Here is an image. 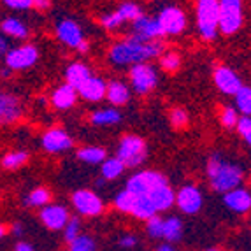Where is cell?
<instances>
[{
    "mask_svg": "<svg viewBox=\"0 0 251 251\" xmlns=\"http://www.w3.org/2000/svg\"><path fill=\"white\" fill-rule=\"evenodd\" d=\"M165 51V44L162 41H150L143 42L134 37H128L125 41L114 42L109 50V60L118 67L125 65H137V63H146L148 60L156 58Z\"/></svg>",
    "mask_w": 251,
    "mask_h": 251,
    "instance_id": "1",
    "label": "cell"
},
{
    "mask_svg": "<svg viewBox=\"0 0 251 251\" xmlns=\"http://www.w3.org/2000/svg\"><path fill=\"white\" fill-rule=\"evenodd\" d=\"M211 188L218 193H226L241 186L244 181V169L239 163L228 162L220 153H213L205 165Z\"/></svg>",
    "mask_w": 251,
    "mask_h": 251,
    "instance_id": "2",
    "label": "cell"
},
{
    "mask_svg": "<svg viewBox=\"0 0 251 251\" xmlns=\"http://www.w3.org/2000/svg\"><path fill=\"white\" fill-rule=\"evenodd\" d=\"M195 20H197L199 35L205 42H211L218 35V21H220V2L218 0H197L195 5Z\"/></svg>",
    "mask_w": 251,
    "mask_h": 251,
    "instance_id": "3",
    "label": "cell"
},
{
    "mask_svg": "<svg viewBox=\"0 0 251 251\" xmlns=\"http://www.w3.org/2000/svg\"><path fill=\"white\" fill-rule=\"evenodd\" d=\"M116 158L123 162L125 167H139L148 158V146L141 135L126 134L120 139L116 150Z\"/></svg>",
    "mask_w": 251,
    "mask_h": 251,
    "instance_id": "4",
    "label": "cell"
},
{
    "mask_svg": "<svg viewBox=\"0 0 251 251\" xmlns=\"http://www.w3.org/2000/svg\"><path fill=\"white\" fill-rule=\"evenodd\" d=\"M220 2V21L218 30L223 35L237 34L244 21L243 0H218Z\"/></svg>",
    "mask_w": 251,
    "mask_h": 251,
    "instance_id": "5",
    "label": "cell"
},
{
    "mask_svg": "<svg viewBox=\"0 0 251 251\" xmlns=\"http://www.w3.org/2000/svg\"><path fill=\"white\" fill-rule=\"evenodd\" d=\"M167 177L163 176L158 171H141L135 172L134 176L128 177L125 184V190L134 195H141V197H148L153 190H156L162 184H167Z\"/></svg>",
    "mask_w": 251,
    "mask_h": 251,
    "instance_id": "6",
    "label": "cell"
},
{
    "mask_svg": "<svg viewBox=\"0 0 251 251\" xmlns=\"http://www.w3.org/2000/svg\"><path fill=\"white\" fill-rule=\"evenodd\" d=\"M130 84L137 95H148L156 88L158 84V74L151 63H137L130 69Z\"/></svg>",
    "mask_w": 251,
    "mask_h": 251,
    "instance_id": "7",
    "label": "cell"
},
{
    "mask_svg": "<svg viewBox=\"0 0 251 251\" xmlns=\"http://www.w3.org/2000/svg\"><path fill=\"white\" fill-rule=\"evenodd\" d=\"M39 60V50L34 44H21V46L11 48L7 54L4 56L5 67L11 69L13 72L16 71H26V69L34 67Z\"/></svg>",
    "mask_w": 251,
    "mask_h": 251,
    "instance_id": "8",
    "label": "cell"
},
{
    "mask_svg": "<svg viewBox=\"0 0 251 251\" xmlns=\"http://www.w3.org/2000/svg\"><path fill=\"white\" fill-rule=\"evenodd\" d=\"M72 207L81 216H99L104 213V201L93 190H75L71 197Z\"/></svg>",
    "mask_w": 251,
    "mask_h": 251,
    "instance_id": "9",
    "label": "cell"
},
{
    "mask_svg": "<svg viewBox=\"0 0 251 251\" xmlns=\"http://www.w3.org/2000/svg\"><path fill=\"white\" fill-rule=\"evenodd\" d=\"M72 146H74V139L63 128H58V126L48 128L41 135V148L46 153H51V155L65 153V151L72 150Z\"/></svg>",
    "mask_w": 251,
    "mask_h": 251,
    "instance_id": "10",
    "label": "cell"
},
{
    "mask_svg": "<svg viewBox=\"0 0 251 251\" xmlns=\"http://www.w3.org/2000/svg\"><path fill=\"white\" fill-rule=\"evenodd\" d=\"M177 209L184 214H197L204 205V195L201 188L195 184H184L176 192V202Z\"/></svg>",
    "mask_w": 251,
    "mask_h": 251,
    "instance_id": "11",
    "label": "cell"
},
{
    "mask_svg": "<svg viewBox=\"0 0 251 251\" xmlns=\"http://www.w3.org/2000/svg\"><path fill=\"white\" fill-rule=\"evenodd\" d=\"M158 25L162 28L163 37L165 35H179L184 28H186V16L176 5H169L163 7L160 11V14L156 16Z\"/></svg>",
    "mask_w": 251,
    "mask_h": 251,
    "instance_id": "12",
    "label": "cell"
},
{
    "mask_svg": "<svg viewBox=\"0 0 251 251\" xmlns=\"http://www.w3.org/2000/svg\"><path fill=\"white\" fill-rule=\"evenodd\" d=\"M130 37L143 42H150V41H160L163 37V34L156 18L143 14V16H139L135 21H132V35Z\"/></svg>",
    "mask_w": 251,
    "mask_h": 251,
    "instance_id": "13",
    "label": "cell"
},
{
    "mask_svg": "<svg viewBox=\"0 0 251 251\" xmlns=\"http://www.w3.org/2000/svg\"><path fill=\"white\" fill-rule=\"evenodd\" d=\"M23 116L20 97L11 92H0V125H14Z\"/></svg>",
    "mask_w": 251,
    "mask_h": 251,
    "instance_id": "14",
    "label": "cell"
},
{
    "mask_svg": "<svg viewBox=\"0 0 251 251\" xmlns=\"http://www.w3.org/2000/svg\"><path fill=\"white\" fill-rule=\"evenodd\" d=\"M39 220L50 230H63V226L67 225L69 220H71V214H69V209L65 205L48 204L39 213Z\"/></svg>",
    "mask_w": 251,
    "mask_h": 251,
    "instance_id": "15",
    "label": "cell"
},
{
    "mask_svg": "<svg viewBox=\"0 0 251 251\" xmlns=\"http://www.w3.org/2000/svg\"><path fill=\"white\" fill-rule=\"evenodd\" d=\"M54 34H56V37H58V41L62 44H65L67 48H72V50H75L84 41L83 28L79 26V23L74 20H69V18L60 20L56 23Z\"/></svg>",
    "mask_w": 251,
    "mask_h": 251,
    "instance_id": "16",
    "label": "cell"
},
{
    "mask_svg": "<svg viewBox=\"0 0 251 251\" xmlns=\"http://www.w3.org/2000/svg\"><path fill=\"white\" fill-rule=\"evenodd\" d=\"M213 79L216 88L223 93V95H232L234 97L239 90L243 88V79L237 75V72L234 69L226 67V65H220V67L214 71Z\"/></svg>",
    "mask_w": 251,
    "mask_h": 251,
    "instance_id": "17",
    "label": "cell"
},
{
    "mask_svg": "<svg viewBox=\"0 0 251 251\" xmlns=\"http://www.w3.org/2000/svg\"><path fill=\"white\" fill-rule=\"evenodd\" d=\"M223 204L235 214H246L251 209V192L243 186L223 193Z\"/></svg>",
    "mask_w": 251,
    "mask_h": 251,
    "instance_id": "18",
    "label": "cell"
},
{
    "mask_svg": "<svg viewBox=\"0 0 251 251\" xmlns=\"http://www.w3.org/2000/svg\"><path fill=\"white\" fill-rule=\"evenodd\" d=\"M79 95H77V90L71 84H60L58 88H54L51 93L50 100L56 111H67V109L74 107L75 102H77Z\"/></svg>",
    "mask_w": 251,
    "mask_h": 251,
    "instance_id": "19",
    "label": "cell"
},
{
    "mask_svg": "<svg viewBox=\"0 0 251 251\" xmlns=\"http://www.w3.org/2000/svg\"><path fill=\"white\" fill-rule=\"evenodd\" d=\"M105 90H107V83L99 75H92L86 83H83L77 88V95L86 102H100L105 99Z\"/></svg>",
    "mask_w": 251,
    "mask_h": 251,
    "instance_id": "20",
    "label": "cell"
},
{
    "mask_svg": "<svg viewBox=\"0 0 251 251\" xmlns=\"http://www.w3.org/2000/svg\"><path fill=\"white\" fill-rule=\"evenodd\" d=\"M148 199L151 201V204L155 205L156 213H162V211H167L171 209L174 202H176V192L171 188V184H162L158 186L156 190L148 195Z\"/></svg>",
    "mask_w": 251,
    "mask_h": 251,
    "instance_id": "21",
    "label": "cell"
},
{
    "mask_svg": "<svg viewBox=\"0 0 251 251\" xmlns=\"http://www.w3.org/2000/svg\"><path fill=\"white\" fill-rule=\"evenodd\" d=\"M0 34L5 37L18 39V41H25V39H28L30 32L25 21H21L20 18L9 16L0 23Z\"/></svg>",
    "mask_w": 251,
    "mask_h": 251,
    "instance_id": "22",
    "label": "cell"
},
{
    "mask_svg": "<svg viewBox=\"0 0 251 251\" xmlns=\"http://www.w3.org/2000/svg\"><path fill=\"white\" fill-rule=\"evenodd\" d=\"M105 99H107L114 107H122V105L128 104L130 100V88L123 81L113 79L107 83V90H105Z\"/></svg>",
    "mask_w": 251,
    "mask_h": 251,
    "instance_id": "23",
    "label": "cell"
},
{
    "mask_svg": "<svg viewBox=\"0 0 251 251\" xmlns=\"http://www.w3.org/2000/svg\"><path fill=\"white\" fill-rule=\"evenodd\" d=\"M92 69L83 62H72L67 69H65V83L74 86L75 90L79 88L81 84L86 83V79L92 77Z\"/></svg>",
    "mask_w": 251,
    "mask_h": 251,
    "instance_id": "24",
    "label": "cell"
},
{
    "mask_svg": "<svg viewBox=\"0 0 251 251\" xmlns=\"http://www.w3.org/2000/svg\"><path fill=\"white\" fill-rule=\"evenodd\" d=\"M123 116L122 113L118 111L116 107H105L100 111H95V113L90 116V123L93 126H111V125H118L122 122Z\"/></svg>",
    "mask_w": 251,
    "mask_h": 251,
    "instance_id": "25",
    "label": "cell"
},
{
    "mask_svg": "<svg viewBox=\"0 0 251 251\" xmlns=\"http://www.w3.org/2000/svg\"><path fill=\"white\" fill-rule=\"evenodd\" d=\"M130 214H132L134 218H137V220L148 222L150 218L156 216V209L148 197L134 195V202H132V207H130Z\"/></svg>",
    "mask_w": 251,
    "mask_h": 251,
    "instance_id": "26",
    "label": "cell"
},
{
    "mask_svg": "<svg viewBox=\"0 0 251 251\" xmlns=\"http://www.w3.org/2000/svg\"><path fill=\"white\" fill-rule=\"evenodd\" d=\"M30 160V153L25 150H14V151H9L2 156L0 160V165L4 171H18L21 169L23 165H26V162Z\"/></svg>",
    "mask_w": 251,
    "mask_h": 251,
    "instance_id": "27",
    "label": "cell"
},
{
    "mask_svg": "<svg viewBox=\"0 0 251 251\" xmlns=\"http://www.w3.org/2000/svg\"><path fill=\"white\" fill-rule=\"evenodd\" d=\"M183 237V222L177 216H169L163 218V234L162 239H165L167 243H177Z\"/></svg>",
    "mask_w": 251,
    "mask_h": 251,
    "instance_id": "28",
    "label": "cell"
},
{
    "mask_svg": "<svg viewBox=\"0 0 251 251\" xmlns=\"http://www.w3.org/2000/svg\"><path fill=\"white\" fill-rule=\"evenodd\" d=\"M51 190L46 188V186H37V188H34L32 192H28L25 195V201H23V204L26 205V207H44V205L51 204Z\"/></svg>",
    "mask_w": 251,
    "mask_h": 251,
    "instance_id": "29",
    "label": "cell"
},
{
    "mask_svg": "<svg viewBox=\"0 0 251 251\" xmlns=\"http://www.w3.org/2000/svg\"><path fill=\"white\" fill-rule=\"evenodd\" d=\"M125 165L120 158L113 156V158H105L104 162L100 163V176L102 179H107V181H114L118 177L122 176L123 172H125Z\"/></svg>",
    "mask_w": 251,
    "mask_h": 251,
    "instance_id": "30",
    "label": "cell"
},
{
    "mask_svg": "<svg viewBox=\"0 0 251 251\" xmlns=\"http://www.w3.org/2000/svg\"><path fill=\"white\" fill-rule=\"evenodd\" d=\"M77 158L84 163H90V165H97V163H102L107 158V151L100 146H84L77 150Z\"/></svg>",
    "mask_w": 251,
    "mask_h": 251,
    "instance_id": "31",
    "label": "cell"
},
{
    "mask_svg": "<svg viewBox=\"0 0 251 251\" xmlns=\"http://www.w3.org/2000/svg\"><path fill=\"white\" fill-rule=\"evenodd\" d=\"M160 69L167 74H174L181 69V56L177 51H163L160 54Z\"/></svg>",
    "mask_w": 251,
    "mask_h": 251,
    "instance_id": "32",
    "label": "cell"
},
{
    "mask_svg": "<svg viewBox=\"0 0 251 251\" xmlns=\"http://www.w3.org/2000/svg\"><path fill=\"white\" fill-rule=\"evenodd\" d=\"M235 109L244 116H251V86H244L235 93Z\"/></svg>",
    "mask_w": 251,
    "mask_h": 251,
    "instance_id": "33",
    "label": "cell"
},
{
    "mask_svg": "<svg viewBox=\"0 0 251 251\" xmlns=\"http://www.w3.org/2000/svg\"><path fill=\"white\" fill-rule=\"evenodd\" d=\"M69 251H97L95 239L88 234H81L69 243Z\"/></svg>",
    "mask_w": 251,
    "mask_h": 251,
    "instance_id": "34",
    "label": "cell"
},
{
    "mask_svg": "<svg viewBox=\"0 0 251 251\" xmlns=\"http://www.w3.org/2000/svg\"><path fill=\"white\" fill-rule=\"evenodd\" d=\"M116 13L122 16L123 23H125V21H130V23H132V21H135L139 16H143L144 14L143 9L139 7L135 2H125V4H122L116 9Z\"/></svg>",
    "mask_w": 251,
    "mask_h": 251,
    "instance_id": "35",
    "label": "cell"
},
{
    "mask_svg": "<svg viewBox=\"0 0 251 251\" xmlns=\"http://www.w3.org/2000/svg\"><path fill=\"white\" fill-rule=\"evenodd\" d=\"M169 122H171V125L176 130L186 128L190 123L188 111H186L184 107H174L171 113H169Z\"/></svg>",
    "mask_w": 251,
    "mask_h": 251,
    "instance_id": "36",
    "label": "cell"
},
{
    "mask_svg": "<svg viewBox=\"0 0 251 251\" xmlns=\"http://www.w3.org/2000/svg\"><path fill=\"white\" fill-rule=\"evenodd\" d=\"M237 122H239L237 109L232 107V105L222 107V111H220V123H222L223 128H226V130L235 128V126H237Z\"/></svg>",
    "mask_w": 251,
    "mask_h": 251,
    "instance_id": "37",
    "label": "cell"
},
{
    "mask_svg": "<svg viewBox=\"0 0 251 251\" xmlns=\"http://www.w3.org/2000/svg\"><path fill=\"white\" fill-rule=\"evenodd\" d=\"M132 202H134V193L126 192V190H122V192L118 193L116 197H114L113 204L120 213H125L130 214V207H132Z\"/></svg>",
    "mask_w": 251,
    "mask_h": 251,
    "instance_id": "38",
    "label": "cell"
},
{
    "mask_svg": "<svg viewBox=\"0 0 251 251\" xmlns=\"http://www.w3.org/2000/svg\"><path fill=\"white\" fill-rule=\"evenodd\" d=\"M146 232L150 237L153 239H162L163 234V218H160L158 214L153 218H150L146 222Z\"/></svg>",
    "mask_w": 251,
    "mask_h": 251,
    "instance_id": "39",
    "label": "cell"
},
{
    "mask_svg": "<svg viewBox=\"0 0 251 251\" xmlns=\"http://www.w3.org/2000/svg\"><path fill=\"white\" fill-rule=\"evenodd\" d=\"M237 134L244 139V143L251 148V116H241L237 122Z\"/></svg>",
    "mask_w": 251,
    "mask_h": 251,
    "instance_id": "40",
    "label": "cell"
},
{
    "mask_svg": "<svg viewBox=\"0 0 251 251\" xmlns=\"http://www.w3.org/2000/svg\"><path fill=\"white\" fill-rule=\"evenodd\" d=\"M77 235H81V223H79V218L74 216L69 220L67 225L63 226V237H65L67 243H71Z\"/></svg>",
    "mask_w": 251,
    "mask_h": 251,
    "instance_id": "41",
    "label": "cell"
},
{
    "mask_svg": "<svg viewBox=\"0 0 251 251\" xmlns=\"http://www.w3.org/2000/svg\"><path fill=\"white\" fill-rule=\"evenodd\" d=\"M100 23H102V26H104L105 30L113 32V30L120 28V26L123 25V20H122V16H120L116 11H114V13L104 14V16L100 18Z\"/></svg>",
    "mask_w": 251,
    "mask_h": 251,
    "instance_id": "42",
    "label": "cell"
},
{
    "mask_svg": "<svg viewBox=\"0 0 251 251\" xmlns=\"http://www.w3.org/2000/svg\"><path fill=\"white\" fill-rule=\"evenodd\" d=\"M9 9H14V11H26L34 5V0H2Z\"/></svg>",
    "mask_w": 251,
    "mask_h": 251,
    "instance_id": "43",
    "label": "cell"
},
{
    "mask_svg": "<svg viewBox=\"0 0 251 251\" xmlns=\"http://www.w3.org/2000/svg\"><path fill=\"white\" fill-rule=\"evenodd\" d=\"M118 246L123 248V250H132V248L137 246V237L134 234H123L118 239Z\"/></svg>",
    "mask_w": 251,
    "mask_h": 251,
    "instance_id": "44",
    "label": "cell"
},
{
    "mask_svg": "<svg viewBox=\"0 0 251 251\" xmlns=\"http://www.w3.org/2000/svg\"><path fill=\"white\" fill-rule=\"evenodd\" d=\"M32 7L37 9V11H48L51 7V0H34Z\"/></svg>",
    "mask_w": 251,
    "mask_h": 251,
    "instance_id": "45",
    "label": "cell"
},
{
    "mask_svg": "<svg viewBox=\"0 0 251 251\" xmlns=\"http://www.w3.org/2000/svg\"><path fill=\"white\" fill-rule=\"evenodd\" d=\"M9 50H11V46H9L7 37H5V35L0 34V56H5Z\"/></svg>",
    "mask_w": 251,
    "mask_h": 251,
    "instance_id": "46",
    "label": "cell"
},
{
    "mask_svg": "<svg viewBox=\"0 0 251 251\" xmlns=\"http://www.w3.org/2000/svg\"><path fill=\"white\" fill-rule=\"evenodd\" d=\"M11 232H13L14 235H18V237H21V235L25 234V228H23V223H20V222L13 223V226H11Z\"/></svg>",
    "mask_w": 251,
    "mask_h": 251,
    "instance_id": "47",
    "label": "cell"
},
{
    "mask_svg": "<svg viewBox=\"0 0 251 251\" xmlns=\"http://www.w3.org/2000/svg\"><path fill=\"white\" fill-rule=\"evenodd\" d=\"M14 251H35V250H34L32 244L23 243V241H21V243H18L16 246H14Z\"/></svg>",
    "mask_w": 251,
    "mask_h": 251,
    "instance_id": "48",
    "label": "cell"
},
{
    "mask_svg": "<svg viewBox=\"0 0 251 251\" xmlns=\"http://www.w3.org/2000/svg\"><path fill=\"white\" fill-rule=\"evenodd\" d=\"M75 51H79V53H83V54H84V53H88V51H90V42L86 41V39H84V41L81 42L79 46L75 48Z\"/></svg>",
    "mask_w": 251,
    "mask_h": 251,
    "instance_id": "49",
    "label": "cell"
},
{
    "mask_svg": "<svg viewBox=\"0 0 251 251\" xmlns=\"http://www.w3.org/2000/svg\"><path fill=\"white\" fill-rule=\"evenodd\" d=\"M156 251H176V248L172 246L171 243H163V244H160V246L156 248Z\"/></svg>",
    "mask_w": 251,
    "mask_h": 251,
    "instance_id": "50",
    "label": "cell"
},
{
    "mask_svg": "<svg viewBox=\"0 0 251 251\" xmlns=\"http://www.w3.org/2000/svg\"><path fill=\"white\" fill-rule=\"evenodd\" d=\"M13 74V71H11V69H2V71H0V75H4V77H9V75Z\"/></svg>",
    "mask_w": 251,
    "mask_h": 251,
    "instance_id": "51",
    "label": "cell"
},
{
    "mask_svg": "<svg viewBox=\"0 0 251 251\" xmlns=\"http://www.w3.org/2000/svg\"><path fill=\"white\" fill-rule=\"evenodd\" d=\"M5 234H7V228H5V225H2V223H0V239L4 237Z\"/></svg>",
    "mask_w": 251,
    "mask_h": 251,
    "instance_id": "52",
    "label": "cell"
},
{
    "mask_svg": "<svg viewBox=\"0 0 251 251\" xmlns=\"http://www.w3.org/2000/svg\"><path fill=\"white\" fill-rule=\"evenodd\" d=\"M205 251H222V250H218V248H209V250H205Z\"/></svg>",
    "mask_w": 251,
    "mask_h": 251,
    "instance_id": "53",
    "label": "cell"
}]
</instances>
